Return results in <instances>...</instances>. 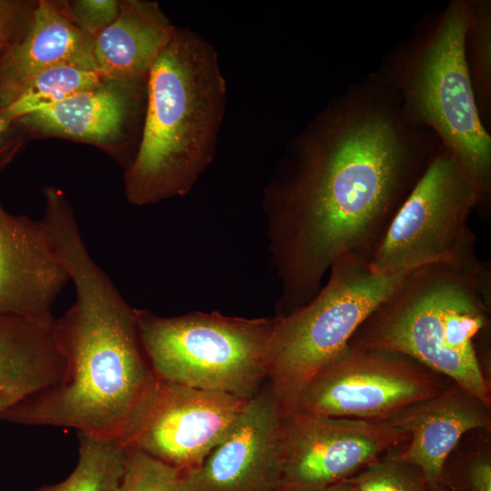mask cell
Masks as SVG:
<instances>
[{
  "label": "cell",
  "instance_id": "5b68a950",
  "mask_svg": "<svg viewBox=\"0 0 491 491\" xmlns=\"http://www.w3.org/2000/svg\"><path fill=\"white\" fill-rule=\"evenodd\" d=\"M406 273L381 275L367 258L346 254L306 304L274 316L266 378L285 416L294 413L312 378L344 356L356 329L400 285Z\"/></svg>",
  "mask_w": 491,
  "mask_h": 491
},
{
  "label": "cell",
  "instance_id": "7a4b0ae2",
  "mask_svg": "<svg viewBox=\"0 0 491 491\" xmlns=\"http://www.w3.org/2000/svg\"><path fill=\"white\" fill-rule=\"evenodd\" d=\"M42 221L75 291L55 322L65 369L58 383L20 400L0 419L75 428L126 447L159 381L141 343L135 308L90 256L69 204L51 205Z\"/></svg>",
  "mask_w": 491,
  "mask_h": 491
},
{
  "label": "cell",
  "instance_id": "cb8c5ba5",
  "mask_svg": "<svg viewBox=\"0 0 491 491\" xmlns=\"http://www.w3.org/2000/svg\"><path fill=\"white\" fill-rule=\"evenodd\" d=\"M62 5L72 21L94 39L116 19L120 1L75 0L67 4L63 3Z\"/></svg>",
  "mask_w": 491,
  "mask_h": 491
},
{
  "label": "cell",
  "instance_id": "2e32d148",
  "mask_svg": "<svg viewBox=\"0 0 491 491\" xmlns=\"http://www.w3.org/2000/svg\"><path fill=\"white\" fill-rule=\"evenodd\" d=\"M93 40L72 21L62 4L40 1L25 34L0 57V112L35 75L50 67L73 65L98 71Z\"/></svg>",
  "mask_w": 491,
  "mask_h": 491
},
{
  "label": "cell",
  "instance_id": "8992f818",
  "mask_svg": "<svg viewBox=\"0 0 491 491\" xmlns=\"http://www.w3.org/2000/svg\"><path fill=\"white\" fill-rule=\"evenodd\" d=\"M135 313L143 348L160 379L246 399L260 390L274 317Z\"/></svg>",
  "mask_w": 491,
  "mask_h": 491
},
{
  "label": "cell",
  "instance_id": "d4e9b609",
  "mask_svg": "<svg viewBox=\"0 0 491 491\" xmlns=\"http://www.w3.org/2000/svg\"><path fill=\"white\" fill-rule=\"evenodd\" d=\"M490 438V437H489ZM487 438L478 452L468 461L466 480L470 491H491L490 440Z\"/></svg>",
  "mask_w": 491,
  "mask_h": 491
},
{
  "label": "cell",
  "instance_id": "ac0fdd59",
  "mask_svg": "<svg viewBox=\"0 0 491 491\" xmlns=\"http://www.w3.org/2000/svg\"><path fill=\"white\" fill-rule=\"evenodd\" d=\"M175 29L157 3L120 1L116 19L93 40L98 71L111 80L146 81Z\"/></svg>",
  "mask_w": 491,
  "mask_h": 491
},
{
  "label": "cell",
  "instance_id": "30bf717a",
  "mask_svg": "<svg viewBox=\"0 0 491 491\" xmlns=\"http://www.w3.org/2000/svg\"><path fill=\"white\" fill-rule=\"evenodd\" d=\"M408 439L386 420L296 411L284 417L283 491H320L398 451Z\"/></svg>",
  "mask_w": 491,
  "mask_h": 491
},
{
  "label": "cell",
  "instance_id": "e0dca14e",
  "mask_svg": "<svg viewBox=\"0 0 491 491\" xmlns=\"http://www.w3.org/2000/svg\"><path fill=\"white\" fill-rule=\"evenodd\" d=\"M55 322L0 315V416L62 378L65 359Z\"/></svg>",
  "mask_w": 491,
  "mask_h": 491
},
{
  "label": "cell",
  "instance_id": "7c38bea8",
  "mask_svg": "<svg viewBox=\"0 0 491 491\" xmlns=\"http://www.w3.org/2000/svg\"><path fill=\"white\" fill-rule=\"evenodd\" d=\"M284 412L270 386L251 397L225 437L181 471L191 491H283Z\"/></svg>",
  "mask_w": 491,
  "mask_h": 491
},
{
  "label": "cell",
  "instance_id": "277c9868",
  "mask_svg": "<svg viewBox=\"0 0 491 491\" xmlns=\"http://www.w3.org/2000/svg\"><path fill=\"white\" fill-rule=\"evenodd\" d=\"M490 315L489 261L475 267L426 266L406 275L356 329L348 347L402 354L491 406L483 363Z\"/></svg>",
  "mask_w": 491,
  "mask_h": 491
},
{
  "label": "cell",
  "instance_id": "52a82bcc",
  "mask_svg": "<svg viewBox=\"0 0 491 491\" xmlns=\"http://www.w3.org/2000/svg\"><path fill=\"white\" fill-rule=\"evenodd\" d=\"M472 5H449L407 79L406 105L441 137L473 185L487 219L491 189V139L477 109L466 56Z\"/></svg>",
  "mask_w": 491,
  "mask_h": 491
},
{
  "label": "cell",
  "instance_id": "ffe728a7",
  "mask_svg": "<svg viewBox=\"0 0 491 491\" xmlns=\"http://www.w3.org/2000/svg\"><path fill=\"white\" fill-rule=\"evenodd\" d=\"M105 79L96 70L58 65L35 75L19 96L1 113L11 121L57 105Z\"/></svg>",
  "mask_w": 491,
  "mask_h": 491
},
{
  "label": "cell",
  "instance_id": "6da1fadb",
  "mask_svg": "<svg viewBox=\"0 0 491 491\" xmlns=\"http://www.w3.org/2000/svg\"><path fill=\"white\" fill-rule=\"evenodd\" d=\"M397 115L371 102L324 113L264 191L277 315L309 302L346 254L368 258L426 169Z\"/></svg>",
  "mask_w": 491,
  "mask_h": 491
},
{
  "label": "cell",
  "instance_id": "ba28073f",
  "mask_svg": "<svg viewBox=\"0 0 491 491\" xmlns=\"http://www.w3.org/2000/svg\"><path fill=\"white\" fill-rule=\"evenodd\" d=\"M475 208L477 195L452 155L446 149L432 155L369 255V267L396 275L436 264L479 266L468 225Z\"/></svg>",
  "mask_w": 491,
  "mask_h": 491
},
{
  "label": "cell",
  "instance_id": "d6986e66",
  "mask_svg": "<svg viewBox=\"0 0 491 491\" xmlns=\"http://www.w3.org/2000/svg\"><path fill=\"white\" fill-rule=\"evenodd\" d=\"M78 461L63 481L35 491H123L126 447L78 433Z\"/></svg>",
  "mask_w": 491,
  "mask_h": 491
},
{
  "label": "cell",
  "instance_id": "8fae6325",
  "mask_svg": "<svg viewBox=\"0 0 491 491\" xmlns=\"http://www.w3.org/2000/svg\"><path fill=\"white\" fill-rule=\"evenodd\" d=\"M249 399L159 378L126 447L180 471L189 470L225 437Z\"/></svg>",
  "mask_w": 491,
  "mask_h": 491
},
{
  "label": "cell",
  "instance_id": "484cf974",
  "mask_svg": "<svg viewBox=\"0 0 491 491\" xmlns=\"http://www.w3.org/2000/svg\"><path fill=\"white\" fill-rule=\"evenodd\" d=\"M320 491H359L353 484L345 479Z\"/></svg>",
  "mask_w": 491,
  "mask_h": 491
},
{
  "label": "cell",
  "instance_id": "7402d4cb",
  "mask_svg": "<svg viewBox=\"0 0 491 491\" xmlns=\"http://www.w3.org/2000/svg\"><path fill=\"white\" fill-rule=\"evenodd\" d=\"M123 491H191L180 470L126 447Z\"/></svg>",
  "mask_w": 491,
  "mask_h": 491
},
{
  "label": "cell",
  "instance_id": "9a60e30c",
  "mask_svg": "<svg viewBox=\"0 0 491 491\" xmlns=\"http://www.w3.org/2000/svg\"><path fill=\"white\" fill-rule=\"evenodd\" d=\"M145 90L146 81L105 78L92 88L17 120L39 135L98 146L125 164L121 142Z\"/></svg>",
  "mask_w": 491,
  "mask_h": 491
},
{
  "label": "cell",
  "instance_id": "5bb4252c",
  "mask_svg": "<svg viewBox=\"0 0 491 491\" xmlns=\"http://www.w3.org/2000/svg\"><path fill=\"white\" fill-rule=\"evenodd\" d=\"M386 421L409 436L401 449L390 455L415 466L439 487L446 461L462 438L475 430H491V406L452 384Z\"/></svg>",
  "mask_w": 491,
  "mask_h": 491
},
{
  "label": "cell",
  "instance_id": "44dd1931",
  "mask_svg": "<svg viewBox=\"0 0 491 491\" xmlns=\"http://www.w3.org/2000/svg\"><path fill=\"white\" fill-rule=\"evenodd\" d=\"M346 480L359 491H441L417 467L391 455L368 464Z\"/></svg>",
  "mask_w": 491,
  "mask_h": 491
},
{
  "label": "cell",
  "instance_id": "3957f363",
  "mask_svg": "<svg viewBox=\"0 0 491 491\" xmlns=\"http://www.w3.org/2000/svg\"><path fill=\"white\" fill-rule=\"evenodd\" d=\"M141 140L125 167L129 203L149 205L187 195L212 163L226 82L212 44L176 27L146 80Z\"/></svg>",
  "mask_w": 491,
  "mask_h": 491
},
{
  "label": "cell",
  "instance_id": "9c48e42d",
  "mask_svg": "<svg viewBox=\"0 0 491 491\" xmlns=\"http://www.w3.org/2000/svg\"><path fill=\"white\" fill-rule=\"evenodd\" d=\"M452 384L402 354L349 349L312 378L296 411L385 421L414 403L437 396Z\"/></svg>",
  "mask_w": 491,
  "mask_h": 491
},
{
  "label": "cell",
  "instance_id": "f1b7e54d",
  "mask_svg": "<svg viewBox=\"0 0 491 491\" xmlns=\"http://www.w3.org/2000/svg\"><path fill=\"white\" fill-rule=\"evenodd\" d=\"M8 9L6 8V5L0 2V15L4 14L5 12H6Z\"/></svg>",
  "mask_w": 491,
  "mask_h": 491
},
{
  "label": "cell",
  "instance_id": "83f0119b",
  "mask_svg": "<svg viewBox=\"0 0 491 491\" xmlns=\"http://www.w3.org/2000/svg\"><path fill=\"white\" fill-rule=\"evenodd\" d=\"M11 122L12 121L5 114L0 112V139L8 129Z\"/></svg>",
  "mask_w": 491,
  "mask_h": 491
},
{
  "label": "cell",
  "instance_id": "603a6c76",
  "mask_svg": "<svg viewBox=\"0 0 491 491\" xmlns=\"http://www.w3.org/2000/svg\"><path fill=\"white\" fill-rule=\"evenodd\" d=\"M471 22L466 33L473 49L474 67L480 90L485 95L490 84V17L486 4L473 7Z\"/></svg>",
  "mask_w": 491,
  "mask_h": 491
},
{
  "label": "cell",
  "instance_id": "4fadbf2b",
  "mask_svg": "<svg viewBox=\"0 0 491 491\" xmlns=\"http://www.w3.org/2000/svg\"><path fill=\"white\" fill-rule=\"evenodd\" d=\"M67 281L42 220L10 214L0 203V315L52 319Z\"/></svg>",
  "mask_w": 491,
  "mask_h": 491
},
{
  "label": "cell",
  "instance_id": "4316f807",
  "mask_svg": "<svg viewBox=\"0 0 491 491\" xmlns=\"http://www.w3.org/2000/svg\"><path fill=\"white\" fill-rule=\"evenodd\" d=\"M10 20L11 12L9 10L0 15V44L6 34Z\"/></svg>",
  "mask_w": 491,
  "mask_h": 491
}]
</instances>
